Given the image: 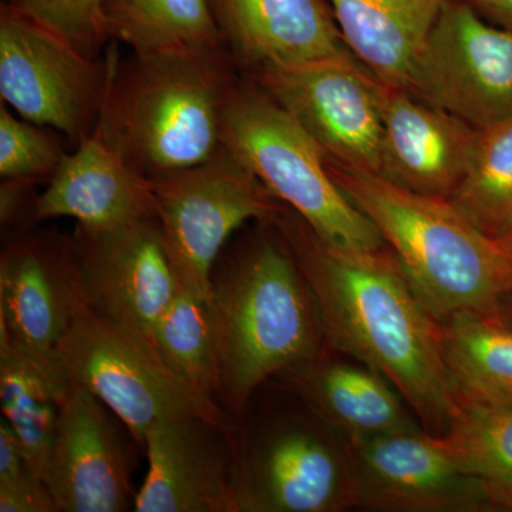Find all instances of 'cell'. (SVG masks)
Masks as SVG:
<instances>
[{
	"mask_svg": "<svg viewBox=\"0 0 512 512\" xmlns=\"http://www.w3.org/2000/svg\"><path fill=\"white\" fill-rule=\"evenodd\" d=\"M441 349L460 407L512 406V325L503 316L441 320Z\"/></svg>",
	"mask_w": 512,
	"mask_h": 512,
	"instance_id": "cell-22",
	"label": "cell"
},
{
	"mask_svg": "<svg viewBox=\"0 0 512 512\" xmlns=\"http://www.w3.org/2000/svg\"><path fill=\"white\" fill-rule=\"evenodd\" d=\"M57 362L66 379L94 394L141 446L148 431L174 417L234 423L220 404L181 379L150 340L103 318L86 299L60 342Z\"/></svg>",
	"mask_w": 512,
	"mask_h": 512,
	"instance_id": "cell-7",
	"label": "cell"
},
{
	"mask_svg": "<svg viewBox=\"0 0 512 512\" xmlns=\"http://www.w3.org/2000/svg\"><path fill=\"white\" fill-rule=\"evenodd\" d=\"M148 180L181 286L208 301L212 272L231 235L248 221L271 222L285 207L224 146L200 165Z\"/></svg>",
	"mask_w": 512,
	"mask_h": 512,
	"instance_id": "cell-8",
	"label": "cell"
},
{
	"mask_svg": "<svg viewBox=\"0 0 512 512\" xmlns=\"http://www.w3.org/2000/svg\"><path fill=\"white\" fill-rule=\"evenodd\" d=\"M0 512H57L42 480L33 476L12 427L0 421Z\"/></svg>",
	"mask_w": 512,
	"mask_h": 512,
	"instance_id": "cell-30",
	"label": "cell"
},
{
	"mask_svg": "<svg viewBox=\"0 0 512 512\" xmlns=\"http://www.w3.org/2000/svg\"><path fill=\"white\" fill-rule=\"evenodd\" d=\"M349 52L379 82L407 90L447 0H328Z\"/></svg>",
	"mask_w": 512,
	"mask_h": 512,
	"instance_id": "cell-21",
	"label": "cell"
},
{
	"mask_svg": "<svg viewBox=\"0 0 512 512\" xmlns=\"http://www.w3.org/2000/svg\"><path fill=\"white\" fill-rule=\"evenodd\" d=\"M35 185L32 181L3 178L2 187H0V222L2 225H6V227L18 225L28 210L33 212L32 208L28 207L30 191Z\"/></svg>",
	"mask_w": 512,
	"mask_h": 512,
	"instance_id": "cell-31",
	"label": "cell"
},
{
	"mask_svg": "<svg viewBox=\"0 0 512 512\" xmlns=\"http://www.w3.org/2000/svg\"><path fill=\"white\" fill-rule=\"evenodd\" d=\"M107 407L70 382L45 474L57 512H123L134 507L130 448Z\"/></svg>",
	"mask_w": 512,
	"mask_h": 512,
	"instance_id": "cell-15",
	"label": "cell"
},
{
	"mask_svg": "<svg viewBox=\"0 0 512 512\" xmlns=\"http://www.w3.org/2000/svg\"><path fill=\"white\" fill-rule=\"evenodd\" d=\"M73 242L87 305L153 343L158 320L183 289L156 217L109 231L77 229Z\"/></svg>",
	"mask_w": 512,
	"mask_h": 512,
	"instance_id": "cell-14",
	"label": "cell"
},
{
	"mask_svg": "<svg viewBox=\"0 0 512 512\" xmlns=\"http://www.w3.org/2000/svg\"><path fill=\"white\" fill-rule=\"evenodd\" d=\"M73 218L77 229L109 231L154 217L150 180L134 171L101 138L93 136L64 154L47 188L36 198L33 220Z\"/></svg>",
	"mask_w": 512,
	"mask_h": 512,
	"instance_id": "cell-19",
	"label": "cell"
},
{
	"mask_svg": "<svg viewBox=\"0 0 512 512\" xmlns=\"http://www.w3.org/2000/svg\"><path fill=\"white\" fill-rule=\"evenodd\" d=\"M450 201L490 237L512 232V117L480 130L467 173Z\"/></svg>",
	"mask_w": 512,
	"mask_h": 512,
	"instance_id": "cell-26",
	"label": "cell"
},
{
	"mask_svg": "<svg viewBox=\"0 0 512 512\" xmlns=\"http://www.w3.org/2000/svg\"><path fill=\"white\" fill-rule=\"evenodd\" d=\"M222 146L320 238L356 249L386 245L375 224L333 180L318 144L248 79L225 111Z\"/></svg>",
	"mask_w": 512,
	"mask_h": 512,
	"instance_id": "cell-6",
	"label": "cell"
},
{
	"mask_svg": "<svg viewBox=\"0 0 512 512\" xmlns=\"http://www.w3.org/2000/svg\"><path fill=\"white\" fill-rule=\"evenodd\" d=\"M119 60L90 57L59 33L2 3L0 96L23 120L73 143L93 136Z\"/></svg>",
	"mask_w": 512,
	"mask_h": 512,
	"instance_id": "cell-9",
	"label": "cell"
},
{
	"mask_svg": "<svg viewBox=\"0 0 512 512\" xmlns=\"http://www.w3.org/2000/svg\"><path fill=\"white\" fill-rule=\"evenodd\" d=\"M500 241L503 242L504 247L507 248L508 251H510L512 254V232H510L508 235H505V237L501 238Z\"/></svg>",
	"mask_w": 512,
	"mask_h": 512,
	"instance_id": "cell-34",
	"label": "cell"
},
{
	"mask_svg": "<svg viewBox=\"0 0 512 512\" xmlns=\"http://www.w3.org/2000/svg\"><path fill=\"white\" fill-rule=\"evenodd\" d=\"M407 92L483 130L512 117V30L485 22L466 0H447Z\"/></svg>",
	"mask_w": 512,
	"mask_h": 512,
	"instance_id": "cell-10",
	"label": "cell"
},
{
	"mask_svg": "<svg viewBox=\"0 0 512 512\" xmlns=\"http://www.w3.org/2000/svg\"><path fill=\"white\" fill-rule=\"evenodd\" d=\"M84 301L73 238L19 232L0 256V345L70 383L57 349Z\"/></svg>",
	"mask_w": 512,
	"mask_h": 512,
	"instance_id": "cell-12",
	"label": "cell"
},
{
	"mask_svg": "<svg viewBox=\"0 0 512 512\" xmlns=\"http://www.w3.org/2000/svg\"><path fill=\"white\" fill-rule=\"evenodd\" d=\"M269 224L311 285L326 346L386 377L421 427L443 437L461 407L444 363L440 320L393 252L325 241L286 205Z\"/></svg>",
	"mask_w": 512,
	"mask_h": 512,
	"instance_id": "cell-1",
	"label": "cell"
},
{
	"mask_svg": "<svg viewBox=\"0 0 512 512\" xmlns=\"http://www.w3.org/2000/svg\"><path fill=\"white\" fill-rule=\"evenodd\" d=\"M212 8L245 74L350 53L328 0H212Z\"/></svg>",
	"mask_w": 512,
	"mask_h": 512,
	"instance_id": "cell-18",
	"label": "cell"
},
{
	"mask_svg": "<svg viewBox=\"0 0 512 512\" xmlns=\"http://www.w3.org/2000/svg\"><path fill=\"white\" fill-rule=\"evenodd\" d=\"M501 316H503V318L512 325V293L510 296H508L507 299H505L503 303V309H501Z\"/></svg>",
	"mask_w": 512,
	"mask_h": 512,
	"instance_id": "cell-33",
	"label": "cell"
},
{
	"mask_svg": "<svg viewBox=\"0 0 512 512\" xmlns=\"http://www.w3.org/2000/svg\"><path fill=\"white\" fill-rule=\"evenodd\" d=\"M111 40L137 55L227 46L212 0H101Z\"/></svg>",
	"mask_w": 512,
	"mask_h": 512,
	"instance_id": "cell-23",
	"label": "cell"
},
{
	"mask_svg": "<svg viewBox=\"0 0 512 512\" xmlns=\"http://www.w3.org/2000/svg\"><path fill=\"white\" fill-rule=\"evenodd\" d=\"M276 379L346 443L423 429L386 377L362 362L329 356L326 349Z\"/></svg>",
	"mask_w": 512,
	"mask_h": 512,
	"instance_id": "cell-20",
	"label": "cell"
},
{
	"mask_svg": "<svg viewBox=\"0 0 512 512\" xmlns=\"http://www.w3.org/2000/svg\"><path fill=\"white\" fill-rule=\"evenodd\" d=\"M352 53L245 79L301 124L330 163L379 175L383 119L379 80Z\"/></svg>",
	"mask_w": 512,
	"mask_h": 512,
	"instance_id": "cell-11",
	"label": "cell"
},
{
	"mask_svg": "<svg viewBox=\"0 0 512 512\" xmlns=\"http://www.w3.org/2000/svg\"><path fill=\"white\" fill-rule=\"evenodd\" d=\"M153 345L181 379L218 403L220 367L214 316L208 299L181 289L158 320Z\"/></svg>",
	"mask_w": 512,
	"mask_h": 512,
	"instance_id": "cell-25",
	"label": "cell"
},
{
	"mask_svg": "<svg viewBox=\"0 0 512 512\" xmlns=\"http://www.w3.org/2000/svg\"><path fill=\"white\" fill-rule=\"evenodd\" d=\"M6 5L69 40L90 57L111 42L101 0H6Z\"/></svg>",
	"mask_w": 512,
	"mask_h": 512,
	"instance_id": "cell-29",
	"label": "cell"
},
{
	"mask_svg": "<svg viewBox=\"0 0 512 512\" xmlns=\"http://www.w3.org/2000/svg\"><path fill=\"white\" fill-rule=\"evenodd\" d=\"M238 512L355 508L348 443L293 394L292 406L249 403L231 427Z\"/></svg>",
	"mask_w": 512,
	"mask_h": 512,
	"instance_id": "cell-5",
	"label": "cell"
},
{
	"mask_svg": "<svg viewBox=\"0 0 512 512\" xmlns=\"http://www.w3.org/2000/svg\"><path fill=\"white\" fill-rule=\"evenodd\" d=\"M231 426L197 416L161 421L144 437L148 471L137 512H238Z\"/></svg>",
	"mask_w": 512,
	"mask_h": 512,
	"instance_id": "cell-16",
	"label": "cell"
},
{
	"mask_svg": "<svg viewBox=\"0 0 512 512\" xmlns=\"http://www.w3.org/2000/svg\"><path fill=\"white\" fill-rule=\"evenodd\" d=\"M355 508L392 512L504 510L493 491L458 467L437 437L402 431L348 443Z\"/></svg>",
	"mask_w": 512,
	"mask_h": 512,
	"instance_id": "cell-13",
	"label": "cell"
},
{
	"mask_svg": "<svg viewBox=\"0 0 512 512\" xmlns=\"http://www.w3.org/2000/svg\"><path fill=\"white\" fill-rule=\"evenodd\" d=\"M448 457L483 481L504 510H512V406L461 407L437 437Z\"/></svg>",
	"mask_w": 512,
	"mask_h": 512,
	"instance_id": "cell-27",
	"label": "cell"
},
{
	"mask_svg": "<svg viewBox=\"0 0 512 512\" xmlns=\"http://www.w3.org/2000/svg\"><path fill=\"white\" fill-rule=\"evenodd\" d=\"M477 12L487 13L498 26L512 30V0H466Z\"/></svg>",
	"mask_w": 512,
	"mask_h": 512,
	"instance_id": "cell-32",
	"label": "cell"
},
{
	"mask_svg": "<svg viewBox=\"0 0 512 512\" xmlns=\"http://www.w3.org/2000/svg\"><path fill=\"white\" fill-rule=\"evenodd\" d=\"M69 384L0 345L2 419L18 437L29 470L43 483Z\"/></svg>",
	"mask_w": 512,
	"mask_h": 512,
	"instance_id": "cell-24",
	"label": "cell"
},
{
	"mask_svg": "<svg viewBox=\"0 0 512 512\" xmlns=\"http://www.w3.org/2000/svg\"><path fill=\"white\" fill-rule=\"evenodd\" d=\"M64 150L47 131L16 119L5 103L0 107V175L42 183L56 173Z\"/></svg>",
	"mask_w": 512,
	"mask_h": 512,
	"instance_id": "cell-28",
	"label": "cell"
},
{
	"mask_svg": "<svg viewBox=\"0 0 512 512\" xmlns=\"http://www.w3.org/2000/svg\"><path fill=\"white\" fill-rule=\"evenodd\" d=\"M379 96L380 177L404 190L450 200L467 173L480 130L399 87L379 82Z\"/></svg>",
	"mask_w": 512,
	"mask_h": 512,
	"instance_id": "cell-17",
	"label": "cell"
},
{
	"mask_svg": "<svg viewBox=\"0 0 512 512\" xmlns=\"http://www.w3.org/2000/svg\"><path fill=\"white\" fill-rule=\"evenodd\" d=\"M349 200L375 224L434 318L501 316L512 293V254L446 198L404 190L380 175L326 160Z\"/></svg>",
	"mask_w": 512,
	"mask_h": 512,
	"instance_id": "cell-4",
	"label": "cell"
},
{
	"mask_svg": "<svg viewBox=\"0 0 512 512\" xmlns=\"http://www.w3.org/2000/svg\"><path fill=\"white\" fill-rule=\"evenodd\" d=\"M227 46L117 62L97 133L134 171L164 177L210 160L242 79Z\"/></svg>",
	"mask_w": 512,
	"mask_h": 512,
	"instance_id": "cell-3",
	"label": "cell"
},
{
	"mask_svg": "<svg viewBox=\"0 0 512 512\" xmlns=\"http://www.w3.org/2000/svg\"><path fill=\"white\" fill-rule=\"evenodd\" d=\"M264 224L212 272L218 403L232 419L269 380L326 348L311 285L281 232Z\"/></svg>",
	"mask_w": 512,
	"mask_h": 512,
	"instance_id": "cell-2",
	"label": "cell"
}]
</instances>
